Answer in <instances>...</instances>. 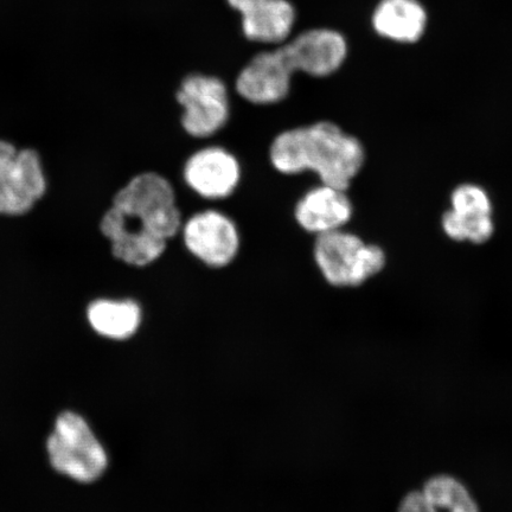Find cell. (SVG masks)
<instances>
[{"instance_id": "6da1fadb", "label": "cell", "mask_w": 512, "mask_h": 512, "mask_svg": "<svg viewBox=\"0 0 512 512\" xmlns=\"http://www.w3.org/2000/svg\"><path fill=\"white\" fill-rule=\"evenodd\" d=\"M270 160L280 174L310 171L320 183L348 191L366 162V151L360 140L338 125L318 121L278 134L270 147Z\"/></svg>"}, {"instance_id": "7a4b0ae2", "label": "cell", "mask_w": 512, "mask_h": 512, "mask_svg": "<svg viewBox=\"0 0 512 512\" xmlns=\"http://www.w3.org/2000/svg\"><path fill=\"white\" fill-rule=\"evenodd\" d=\"M113 207L159 239L169 241L181 233L183 219L175 189L156 172L134 177L115 195Z\"/></svg>"}, {"instance_id": "3957f363", "label": "cell", "mask_w": 512, "mask_h": 512, "mask_svg": "<svg viewBox=\"0 0 512 512\" xmlns=\"http://www.w3.org/2000/svg\"><path fill=\"white\" fill-rule=\"evenodd\" d=\"M313 256L324 279L336 287L361 286L386 266L381 247L344 229L316 236Z\"/></svg>"}, {"instance_id": "277c9868", "label": "cell", "mask_w": 512, "mask_h": 512, "mask_svg": "<svg viewBox=\"0 0 512 512\" xmlns=\"http://www.w3.org/2000/svg\"><path fill=\"white\" fill-rule=\"evenodd\" d=\"M51 465L56 471L81 483H92L107 467V454L91 427L73 412L56 420L48 440Z\"/></svg>"}, {"instance_id": "5b68a950", "label": "cell", "mask_w": 512, "mask_h": 512, "mask_svg": "<svg viewBox=\"0 0 512 512\" xmlns=\"http://www.w3.org/2000/svg\"><path fill=\"white\" fill-rule=\"evenodd\" d=\"M183 107L182 127L190 137L207 139L227 125L230 115L226 85L214 76L190 75L177 92Z\"/></svg>"}, {"instance_id": "8992f818", "label": "cell", "mask_w": 512, "mask_h": 512, "mask_svg": "<svg viewBox=\"0 0 512 512\" xmlns=\"http://www.w3.org/2000/svg\"><path fill=\"white\" fill-rule=\"evenodd\" d=\"M181 233L187 251L208 267H227L239 254V228L219 210L198 211L183 222Z\"/></svg>"}, {"instance_id": "52a82bcc", "label": "cell", "mask_w": 512, "mask_h": 512, "mask_svg": "<svg viewBox=\"0 0 512 512\" xmlns=\"http://www.w3.org/2000/svg\"><path fill=\"white\" fill-rule=\"evenodd\" d=\"M183 178L189 189L209 201L232 196L241 181V165L232 152L207 146L192 153L184 164Z\"/></svg>"}, {"instance_id": "ba28073f", "label": "cell", "mask_w": 512, "mask_h": 512, "mask_svg": "<svg viewBox=\"0 0 512 512\" xmlns=\"http://www.w3.org/2000/svg\"><path fill=\"white\" fill-rule=\"evenodd\" d=\"M281 50L293 73L303 72L316 78L337 72L348 53L344 37L328 29L306 31Z\"/></svg>"}, {"instance_id": "9c48e42d", "label": "cell", "mask_w": 512, "mask_h": 512, "mask_svg": "<svg viewBox=\"0 0 512 512\" xmlns=\"http://www.w3.org/2000/svg\"><path fill=\"white\" fill-rule=\"evenodd\" d=\"M293 70L283 50L256 55L241 70L236 91L254 105H274L290 93Z\"/></svg>"}, {"instance_id": "30bf717a", "label": "cell", "mask_w": 512, "mask_h": 512, "mask_svg": "<svg viewBox=\"0 0 512 512\" xmlns=\"http://www.w3.org/2000/svg\"><path fill=\"white\" fill-rule=\"evenodd\" d=\"M352 214L354 207L347 191L323 183L307 191L294 208L298 226L315 236L343 229Z\"/></svg>"}, {"instance_id": "8fae6325", "label": "cell", "mask_w": 512, "mask_h": 512, "mask_svg": "<svg viewBox=\"0 0 512 512\" xmlns=\"http://www.w3.org/2000/svg\"><path fill=\"white\" fill-rule=\"evenodd\" d=\"M101 232L112 242L115 258L137 267L151 265L164 254L168 241L145 232L127 220L115 207L108 210L101 221Z\"/></svg>"}, {"instance_id": "7c38bea8", "label": "cell", "mask_w": 512, "mask_h": 512, "mask_svg": "<svg viewBox=\"0 0 512 512\" xmlns=\"http://www.w3.org/2000/svg\"><path fill=\"white\" fill-rule=\"evenodd\" d=\"M398 512H480L476 499L459 479L438 475L403 497Z\"/></svg>"}, {"instance_id": "4fadbf2b", "label": "cell", "mask_w": 512, "mask_h": 512, "mask_svg": "<svg viewBox=\"0 0 512 512\" xmlns=\"http://www.w3.org/2000/svg\"><path fill=\"white\" fill-rule=\"evenodd\" d=\"M426 24V11L418 0H382L373 16L377 34L400 43L419 41Z\"/></svg>"}, {"instance_id": "5bb4252c", "label": "cell", "mask_w": 512, "mask_h": 512, "mask_svg": "<svg viewBox=\"0 0 512 512\" xmlns=\"http://www.w3.org/2000/svg\"><path fill=\"white\" fill-rule=\"evenodd\" d=\"M242 29L249 40L280 43L291 34L296 11L287 0H259L241 12Z\"/></svg>"}, {"instance_id": "9a60e30c", "label": "cell", "mask_w": 512, "mask_h": 512, "mask_svg": "<svg viewBox=\"0 0 512 512\" xmlns=\"http://www.w3.org/2000/svg\"><path fill=\"white\" fill-rule=\"evenodd\" d=\"M88 319L100 335L126 339L136 334L142 323V309L133 300H98L89 306Z\"/></svg>"}, {"instance_id": "2e32d148", "label": "cell", "mask_w": 512, "mask_h": 512, "mask_svg": "<svg viewBox=\"0 0 512 512\" xmlns=\"http://www.w3.org/2000/svg\"><path fill=\"white\" fill-rule=\"evenodd\" d=\"M5 181L23 191L35 202L46 192V179H44L40 158L35 151L23 150L18 152L15 169Z\"/></svg>"}, {"instance_id": "e0dca14e", "label": "cell", "mask_w": 512, "mask_h": 512, "mask_svg": "<svg viewBox=\"0 0 512 512\" xmlns=\"http://www.w3.org/2000/svg\"><path fill=\"white\" fill-rule=\"evenodd\" d=\"M441 224L448 238L454 241H470L477 245L490 240L495 232L492 216L467 219L451 209L446 211Z\"/></svg>"}, {"instance_id": "ac0fdd59", "label": "cell", "mask_w": 512, "mask_h": 512, "mask_svg": "<svg viewBox=\"0 0 512 512\" xmlns=\"http://www.w3.org/2000/svg\"><path fill=\"white\" fill-rule=\"evenodd\" d=\"M451 210L469 219H479L492 216V203L483 188L475 184H463L452 192Z\"/></svg>"}, {"instance_id": "d6986e66", "label": "cell", "mask_w": 512, "mask_h": 512, "mask_svg": "<svg viewBox=\"0 0 512 512\" xmlns=\"http://www.w3.org/2000/svg\"><path fill=\"white\" fill-rule=\"evenodd\" d=\"M35 201L9 181L0 182V214L22 215L34 206Z\"/></svg>"}, {"instance_id": "ffe728a7", "label": "cell", "mask_w": 512, "mask_h": 512, "mask_svg": "<svg viewBox=\"0 0 512 512\" xmlns=\"http://www.w3.org/2000/svg\"><path fill=\"white\" fill-rule=\"evenodd\" d=\"M18 152L10 143L0 142V182L8 179L15 169Z\"/></svg>"}, {"instance_id": "44dd1931", "label": "cell", "mask_w": 512, "mask_h": 512, "mask_svg": "<svg viewBox=\"0 0 512 512\" xmlns=\"http://www.w3.org/2000/svg\"><path fill=\"white\" fill-rule=\"evenodd\" d=\"M258 2L259 0H228L230 6L240 12L245 11L249 8V6H252Z\"/></svg>"}]
</instances>
